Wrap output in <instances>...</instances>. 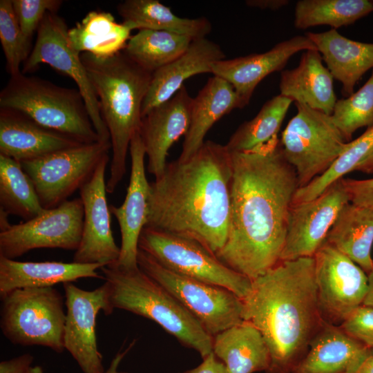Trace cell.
<instances>
[{"label": "cell", "mask_w": 373, "mask_h": 373, "mask_svg": "<svg viewBox=\"0 0 373 373\" xmlns=\"http://www.w3.org/2000/svg\"><path fill=\"white\" fill-rule=\"evenodd\" d=\"M231 154L229 230L216 256L253 281L280 262L298 180L277 135L251 150Z\"/></svg>", "instance_id": "obj_1"}, {"label": "cell", "mask_w": 373, "mask_h": 373, "mask_svg": "<svg viewBox=\"0 0 373 373\" xmlns=\"http://www.w3.org/2000/svg\"><path fill=\"white\" fill-rule=\"evenodd\" d=\"M232 176L231 152L211 140L188 160L167 163L150 183L145 227L194 239L216 254L227 238Z\"/></svg>", "instance_id": "obj_2"}, {"label": "cell", "mask_w": 373, "mask_h": 373, "mask_svg": "<svg viewBox=\"0 0 373 373\" xmlns=\"http://www.w3.org/2000/svg\"><path fill=\"white\" fill-rule=\"evenodd\" d=\"M243 321L254 325L269 348L267 373H291L307 354L323 320L317 300L313 257L280 261L252 281Z\"/></svg>", "instance_id": "obj_3"}, {"label": "cell", "mask_w": 373, "mask_h": 373, "mask_svg": "<svg viewBox=\"0 0 373 373\" xmlns=\"http://www.w3.org/2000/svg\"><path fill=\"white\" fill-rule=\"evenodd\" d=\"M80 57L110 135L112 159L106 191L112 193L125 175L128 151L132 137L140 131L142 104L152 73L123 50L106 57L89 52H82Z\"/></svg>", "instance_id": "obj_4"}, {"label": "cell", "mask_w": 373, "mask_h": 373, "mask_svg": "<svg viewBox=\"0 0 373 373\" xmlns=\"http://www.w3.org/2000/svg\"><path fill=\"white\" fill-rule=\"evenodd\" d=\"M100 270L107 285V310L123 309L151 320L202 358L212 352L213 337L164 287L137 267L108 265Z\"/></svg>", "instance_id": "obj_5"}, {"label": "cell", "mask_w": 373, "mask_h": 373, "mask_svg": "<svg viewBox=\"0 0 373 373\" xmlns=\"http://www.w3.org/2000/svg\"><path fill=\"white\" fill-rule=\"evenodd\" d=\"M0 107L16 110L39 125L83 144L102 141L79 90L57 86L22 72L0 93Z\"/></svg>", "instance_id": "obj_6"}, {"label": "cell", "mask_w": 373, "mask_h": 373, "mask_svg": "<svg viewBox=\"0 0 373 373\" xmlns=\"http://www.w3.org/2000/svg\"><path fill=\"white\" fill-rule=\"evenodd\" d=\"M0 327L12 344L64 350L66 312L62 294L53 287L15 289L1 296Z\"/></svg>", "instance_id": "obj_7"}, {"label": "cell", "mask_w": 373, "mask_h": 373, "mask_svg": "<svg viewBox=\"0 0 373 373\" xmlns=\"http://www.w3.org/2000/svg\"><path fill=\"white\" fill-rule=\"evenodd\" d=\"M296 114L282 133L285 159L294 169L298 188L325 172L346 148L347 142L332 115L295 103Z\"/></svg>", "instance_id": "obj_8"}, {"label": "cell", "mask_w": 373, "mask_h": 373, "mask_svg": "<svg viewBox=\"0 0 373 373\" xmlns=\"http://www.w3.org/2000/svg\"><path fill=\"white\" fill-rule=\"evenodd\" d=\"M138 247L171 271L226 288L241 299L251 289L249 278L223 264L214 253L194 239L144 227Z\"/></svg>", "instance_id": "obj_9"}, {"label": "cell", "mask_w": 373, "mask_h": 373, "mask_svg": "<svg viewBox=\"0 0 373 373\" xmlns=\"http://www.w3.org/2000/svg\"><path fill=\"white\" fill-rule=\"evenodd\" d=\"M141 270L169 291L212 337L243 321V300L231 291L171 271L138 249Z\"/></svg>", "instance_id": "obj_10"}, {"label": "cell", "mask_w": 373, "mask_h": 373, "mask_svg": "<svg viewBox=\"0 0 373 373\" xmlns=\"http://www.w3.org/2000/svg\"><path fill=\"white\" fill-rule=\"evenodd\" d=\"M110 149V141L82 144L20 164L41 206L50 209L68 200L91 178Z\"/></svg>", "instance_id": "obj_11"}, {"label": "cell", "mask_w": 373, "mask_h": 373, "mask_svg": "<svg viewBox=\"0 0 373 373\" xmlns=\"http://www.w3.org/2000/svg\"><path fill=\"white\" fill-rule=\"evenodd\" d=\"M64 19L57 12H48L37 30L36 42L23 64L22 73L37 70L46 64L75 82L86 106L89 117L100 140L111 142L108 130L102 119L99 104L93 86L73 46Z\"/></svg>", "instance_id": "obj_12"}, {"label": "cell", "mask_w": 373, "mask_h": 373, "mask_svg": "<svg viewBox=\"0 0 373 373\" xmlns=\"http://www.w3.org/2000/svg\"><path fill=\"white\" fill-rule=\"evenodd\" d=\"M313 258L321 316L324 321L339 326L363 304L368 289L367 275L325 241Z\"/></svg>", "instance_id": "obj_13"}, {"label": "cell", "mask_w": 373, "mask_h": 373, "mask_svg": "<svg viewBox=\"0 0 373 373\" xmlns=\"http://www.w3.org/2000/svg\"><path fill=\"white\" fill-rule=\"evenodd\" d=\"M83 222L81 198L68 200L55 208L45 209L32 219L0 231V256L15 259L41 248L75 251L81 240Z\"/></svg>", "instance_id": "obj_14"}, {"label": "cell", "mask_w": 373, "mask_h": 373, "mask_svg": "<svg viewBox=\"0 0 373 373\" xmlns=\"http://www.w3.org/2000/svg\"><path fill=\"white\" fill-rule=\"evenodd\" d=\"M348 202L341 179L314 199L291 204L280 261L314 257L325 242L339 211Z\"/></svg>", "instance_id": "obj_15"}, {"label": "cell", "mask_w": 373, "mask_h": 373, "mask_svg": "<svg viewBox=\"0 0 373 373\" xmlns=\"http://www.w3.org/2000/svg\"><path fill=\"white\" fill-rule=\"evenodd\" d=\"M66 307L64 347L84 373H105L96 336L97 316L107 310L106 283L94 290L82 289L73 283L63 284Z\"/></svg>", "instance_id": "obj_16"}, {"label": "cell", "mask_w": 373, "mask_h": 373, "mask_svg": "<svg viewBox=\"0 0 373 373\" xmlns=\"http://www.w3.org/2000/svg\"><path fill=\"white\" fill-rule=\"evenodd\" d=\"M109 161L107 155L99 163L91 178L79 189L84 207L81 240L73 262L99 264L117 262L120 254L111 227V211L106 199L105 172Z\"/></svg>", "instance_id": "obj_17"}, {"label": "cell", "mask_w": 373, "mask_h": 373, "mask_svg": "<svg viewBox=\"0 0 373 373\" xmlns=\"http://www.w3.org/2000/svg\"><path fill=\"white\" fill-rule=\"evenodd\" d=\"M129 152L131 175L124 201L119 207H109L111 213L119 224L122 236L119 259L111 265L122 269L139 267L138 243L147 222L150 194V183L146 178L144 164L146 152L140 131L132 137Z\"/></svg>", "instance_id": "obj_18"}, {"label": "cell", "mask_w": 373, "mask_h": 373, "mask_svg": "<svg viewBox=\"0 0 373 373\" xmlns=\"http://www.w3.org/2000/svg\"><path fill=\"white\" fill-rule=\"evenodd\" d=\"M192 99L183 85L142 119L140 134L148 157L147 171L155 178L163 173L170 148L189 129Z\"/></svg>", "instance_id": "obj_19"}, {"label": "cell", "mask_w": 373, "mask_h": 373, "mask_svg": "<svg viewBox=\"0 0 373 373\" xmlns=\"http://www.w3.org/2000/svg\"><path fill=\"white\" fill-rule=\"evenodd\" d=\"M307 50L317 48L305 35H296L265 52L219 61L213 64L211 73L228 82L246 106L256 87L265 77L282 71L294 55Z\"/></svg>", "instance_id": "obj_20"}, {"label": "cell", "mask_w": 373, "mask_h": 373, "mask_svg": "<svg viewBox=\"0 0 373 373\" xmlns=\"http://www.w3.org/2000/svg\"><path fill=\"white\" fill-rule=\"evenodd\" d=\"M82 144L71 137L39 125L19 111L0 108V154L19 162Z\"/></svg>", "instance_id": "obj_21"}, {"label": "cell", "mask_w": 373, "mask_h": 373, "mask_svg": "<svg viewBox=\"0 0 373 373\" xmlns=\"http://www.w3.org/2000/svg\"><path fill=\"white\" fill-rule=\"evenodd\" d=\"M226 59L220 46L207 37L193 39L188 49L172 62L152 73L142 107V117L171 98L194 75L212 73L216 62Z\"/></svg>", "instance_id": "obj_22"}, {"label": "cell", "mask_w": 373, "mask_h": 373, "mask_svg": "<svg viewBox=\"0 0 373 373\" xmlns=\"http://www.w3.org/2000/svg\"><path fill=\"white\" fill-rule=\"evenodd\" d=\"M372 351L340 326L323 321L291 373H352Z\"/></svg>", "instance_id": "obj_23"}, {"label": "cell", "mask_w": 373, "mask_h": 373, "mask_svg": "<svg viewBox=\"0 0 373 373\" xmlns=\"http://www.w3.org/2000/svg\"><path fill=\"white\" fill-rule=\"evenodd\" d=\"M279 88L294 102L330 115L337 101L334 77L318 50L303 51L297 67L283 70Z\"/></svg>", "instance_id": "obj_24"}, {"label": "cell", "mask_w": 373, "mask_h": 373, "mask_svg": "<svg viewBox=\"0 0 373 373\" xmlns=\"http://www.w3.org/2000/svg\"><path fill=\"white\" fill-rule=\"evenodd\" d=\"M327 64L334 79L342 84L346 97L363 75L373 68V43L354 41L341 35L336 29L323 32H307Z\"/></svg>", "instance_id": "obj_25"}, {"label": "cell", "mask_w": 373, "mask_h": 373, "mask_svg": "<svg viewBox=\"0 0 373 373\" xmlns=\"http://www.w3.org/2000/svg\"><path fill=\"white\" fill-rule=\"evenodd\" d=\"M99 264L22 262L0 256V296L18 289L53 287L84 278H103Z\"/></svg>", "instance_id": "obj_26"}, {"label": "cell", "mask_w": 373, "mask_h": 373, "mask_svg": "<svg viewBox=\"0 0 373 373\" xmlns=\"http://www.w3.org/2000/svg\"><path fill=\"white\" fill-rule=\"evenodd\" d=\"M244 107L228 82L215 75L210 77L192 99L189 127L178 160L190 158L201 148L207 133L218 120L232 110Z\"/></svg>", "instance_id": "obj_27"}, {"label": "cell", "mask_w": 373, "mask_h": 373, "mask_svg": "<svg viewBox=\"0 0 373 373\" xmlns=\"http://www.w3.org/2000/svg\"><path fill=\"white\" fill-rule=\"evenodd\" d=\"M212 352L230 373L267 372L271 364L270 352L262 335L247 321L213 336Z\"/></svg>", "instance_id": "obj_28"}, {"label": "cell", "mask_w": 373, "mask_h": 373, "mask_svg": "<svg viewBox=\"0 0 373 373\" xmlns=\"http://www.w3.org/2000/svg\"><path fill=\"white\" fill-rule=\"evenodd\" d=\"M325 242L349 257L367 275L373 268V209L351 202L345 204Z\"/></svg>", "instance_id": "obj_29"}, {"label": "cell", "mask_w": 373, "mask_h": 373, "mask_svg": "<svg viewBox=\"0 0 373 373\" xmlns=\"http://www.w3.org/2000/svg\"><path fill=\"white\" fill-rule=\"evenodd\" d=\"M117 10L130 30H166L195 39L206 37L212 29L207 18L180 17L157 0H126L117 5Z\"/></svg>", "instance_id": "obj_30"}, {"label": "cell", "mask_w": 373, "mask_h": 373, "mask_svg": "<svg viewBox=\"0 0 373 373\" xmlns=\"http://www.w3.org/2000/svg\"><path fill=\"white\" fill-rule=\"evenodd\" d=\"M131 31L110 12L90 11L68 30L75 49L99 57L114 55L125 48Z\"/></svg>", "instance_id": "obj_31"}, {"label": "cell", "mask_w": 373, "mask_h": 373, "mask_svg": "<svg viewBox=\"0 0 373 373\" xmlns=\"http://www.w3.org/2000/svg\"><path fill=\"white\" fill-rule=\"evenodd\" d=\"M193 39L173 32L141 29L130 37L123 51L142 68L153 73L182 55Z\"/></svg>", "instance_id": "obj_32"}, {"label": "cell", "mask_w": 373, "mask_h": 373, "mask_svg": "<svg viewBox=\"0 0 373 373\" xmlns=\"http://www.w3.org/2000/svg\"><path fill=\"white\" fill-rule=\"evenodd\" d=\"M0 204L1 210L26 221L45 211L34 184L20 162L0 154Z\"/></svg>", "instance_id": "obj_33"}, {"label": "cell", "mask_w": 373, "mask_h": 373, "mask_svg": "<svg viewBox=\"0 0 373 373\" xmlns=\"http://www.w3.org/2000/svg\"><path fill=\"white\" fill-rule=\"evenodd\" d=\"M373 12L370 0H300L295 6L294 26L307 29L327 25L336 29L354 23Z\"/></svg>", "instance_id": "obj_34"}, {"label": "cell", "mask_w": 373, "mask_h": 373, "mask_svg": "<svg viewBox=\"0 0 373 373\" xmlns=\"http://www.w3.org/2000/svg\"><path fill=\"white\" fill-rule=\"evenodd\" d=\"M293 101L280 94L266 102L258 114L242 123L226 144L230 152L251 150L276 136Z\"/></svg>", "instance_id": "obj_35"}, {"label": "cell", "mask_w": 373, "mask_h": 373, "mask_svg": "<svg viewBox=\"0 0 373 373\" xmlns=\"http://www.w3.org/2000/svg\"><path fill=\"white\" fill-rule=\"evenodd\" d=\"M373 152V126L358 137L349 142L346 148L323 174L314 178L304 187L298 188L293 198L292 204L314 199L330 185L355 171L358 164Z\"/></svg>", "instance_id": "obj_36"}, {"label": "cell", "mask_w": 373, "mask_h": 373, "mask_svg": "<svg viewBox=\"0 0 373 373\" xmlns=\"http://www.w3.org/2000/svg\"><path fill=\"white\" fill-rule=\"evenodd\" d=\"M331 115L347 142L357 129L373 126V70L360 89L337 99Z\"/></svg>", "instance_id": "obj_37"}, {"label": "cell", "mask_w": 373, "mask_h": 373, "mask_svg": "<svg viewBox=\"0 0 373 373\" xmlns=\"http://www.w3.org/2000/svg\"><path fill=\"white\" fill-rule=\"evenodd\" d=\"M0 41L6 70L10 77H15L21 73L20 66L31 51L13 10L12 0L0 1Z\"/></svg>", "instance_id": "obj_38"}, {"label": "cell", "mask_w": 373, "mask_h": 373, "mask_svg": "<svg viewBox=\"0 0 373 373\" xmlns=\"http://www.w3.org/2000/svg\"><path fill=\"white\" fill-rule=\"evenodd\" d=\"M13 10L23 37L30 45L33 34L37 30L48 12H57L63 3L61 0H12Z\"/></svg>", "instance_id": "obj_39"}, {"label": "cell", "mask_w": 373, "mask_h": 373, "mask_svg": "<svg viewBox=\"0 0 373 373\" xmlns=\"http://www.w3.org/2000/svg\"><path fill=\"white\" fill-rule=\"evenodd\" d=\"M339 326L349 336L373 350V307L359 306Z\"/></svg>", "instance_id": "obj_40"}, {"label": "cell", "mask_w": 373, "mask_h": 373, "mask_svg": "<svg viewBox=\"0 0 373 373\" xmlns=\"http://www.w3.org/2000/svg\"><path fill=\"white\" fill-rule=\"evenodd\" d=\"M350 202L373 209V178L355 180L342 178Z\"/></svg>", "instance_id": "obj_41"}, {"label": "cell", "mask_w": 373, "mask_h": 373, "mask_svg": "<svg viewBox=\"0 0 373 373\" xmlns=\"http://www.w3.org/2000/svg\"><path fill=\"white\" fill-rule=\"evenodd\" d=\"M34 357L28 353L0 363V373H27L32 367Z\"/></svg>", "instance_id": "obj_42"}, {"label": "cell", "mask_w": 373, "mask_h": 373, "mask_svg": "<svg viewBox=\"0 0 373 373\" xmlns=\"http://www.w3.org/2000/svg\"><path fill=\"white\" fill-rule=\"evenodd\" d=\"M182 373H230L224 364L213 352L205 358L196 367Z\"/></svg>", "instance_id": "obj_43"}, {"label": "cell", "mask_w": 373, "mask_h": 373, "mask_svg": "<svg viewBox=\"0 0 373 373\" xmlns=\"http://www.w3.org/2000/svg\"><path fill=\"white\" fill-rule=\"evenodd\" d=\"M289 2L287 0H248L245 3L249 7L276 10L287 6Z\"/></svg>", "instance_id": "obj_44"}, {"label": "cell", "mask_w": 373, "mask_h": 373, "mask_svg": "<svg viewBox=\"0 0 373 373\" xmlns=\"http://www.w3.org/2000/svg\"><path fill=\"white\" fill-rule=\"evenodd\" d=\"M134 344L135 341H133L130 344V345L128 346L126 349H121L112 359L110 365L108 368L106 370L105 373H128L127 372L119 371V367L122 359L126 355L128 351L132 348Z\"/></svg>", "instance_id": "obj_45"}, {"label": "cell", "mask_w": 373, "mask_h": 373, "mask_svg": "<svg viewBox=\"0 0 373 373\" xmlns=\"http://www.w3.org/2000/svg\"><path fill=\"white\" fill-rule=\"evenodd\" d=\"M352 373H373V351L364 358Z\"/></svg>", "instance_id": "obj_46"}, {"label": "cell", "mask_w": 373, "mask_h": 373, "mask_svg": "<svg viewBox=\"0 0 373 373\" xmlns=\"http://www.w3.org/2000/svg\"><path fill=\"white\" fill-rule=\"evenodd\" d=\"M356 170L367 173H373V152L358 164Z\"/></svg>", "instance_id": "obj_47"}, {"label": "cell", "mask_w": 373, "mask_h": 373, "mask_svg": "<svg viewBox=\"0 0 373 373\" xmlns=\"http://www.w3.org/2000/svg\"><path fill=\"white\" fill-rule=\"evenodd\" d=\"M367 278L368 289L363 305L373 307V268L367 274Z\"/></svg>", "instance_id": "obj_48"}, {"label": "cell", "mask_w": 373, "mask_h": 373, "mask_svg": "<svg viewBox=\"0 0 373 373\" xmlns=\"http://www.w3.org/2000/svg\"><path fill=\"white\" fill-rule=\"evenodd\" d=\"M27 373H44L42 367L39 365L32 366Z\"/></svg>", "instance_id": "obj_49"}, {"label": "cell", "mask_w": 373, "mask_h": 373, "mask_svg": "<svg viewBox=\"0 0 373 373\" xmlns=\"http://www.w3.org/2000/svg\"><path fill=\"white\" fill-rule=\"evenodd\" d=\"M372 2H373V1H372Z\"/></svg>", "instance_id": "obj_50"}]
</instances>
